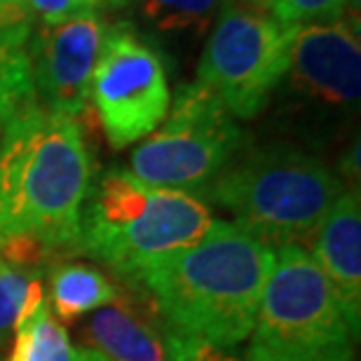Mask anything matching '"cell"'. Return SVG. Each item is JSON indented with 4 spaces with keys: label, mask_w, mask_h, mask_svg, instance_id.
Wrapping results in <instances>:
<instances>
[{
    "label": "cell",
    "mask_w": 361,
    "mask_h": 361,
    "mask_svg": "<svg viewBox=\"0 0 361 361\" xmlns=\"http://www.w3.org/2000/svg\"><path fill=\"white\" fill-rule=\"evenodd\" d=\"M350 10H355V19L359 21V7H361V0H348Z\"/></svg>",
    "instance_id": "obj_22"
},
{
    "label": "cell",
    "mask_w": 361,
    "mask_h": 361,
    "mask_svg": "<svg viewBox=\"0 0 361 361\" xmlns=\"http://www.w3.org/2000/svg\"><path fill=\"white\" fill-rule=\"evenodd\" d=\"M277 251L237 221H214L200 242L143 270V288L169 334L235 350L254 329Z\"/></svg>",
    "instance_id": "obj_2"
},
{
    "label": "cell",
    "mask_w": 361,
    "mask_h": 361,
    "mask_svg": "<svg viewBox=\"0 0 361 361\" xmlns=\"http://www.w3.org/2000/svg\"><path fill=\"white\" fill-rule=\"evenodd\" d=\"M226 0H143V17L164 33H202Z\"/></svg>",
    "instance_id": "obj_16"
},
{
    "label": "cell",
    "mask_w": 361,
    "mask_h": 361,
    "mask_svg": "<svg viewBox=\"0 0 361 361\" xmlns=\"http://www.w3.org/2000/svg\"><path fill=\"white\" fill-rule=\"evenodd\" d=\"M28 35H0V122H7L35 101Z\"/></svg>",
    "instance_id": "obj_15"
},
{
    "label": "cell",
    "mask_w": 361,
    "mask_h": 361,
    "mask_svg": "<svg viewBox=\"0 0 361 361\" xmlns=\"http://www.w3.org/2000/svg\"><path fill=\"white\" fill-rule=\"evenodd\" d=\"M47 284V307L63 322H75L120 298L118 284L104 270L87 263L63 261L52 265Z\"/></svg>",
    "instance_id": "obj_13"
},
{
    "label": "cell",
    "mask_w": 361,
    "mask_h": 361,
    "mask_svg": "<svg viewBox=\"0 0 361 361\" xmlns=\"http://www.w3.org/2000/svg\"><path fill=\"white\" fill-rule=\"evenodd\" d=\"M251 3H261V5H268V0H251Z\"/></svg>",
    "instance_id": "obj_27"
},
{
    "label": "cell",
    "mask_w": 361,
    "mask_h": 361,
    "mask_svg": "<svg viewBox=\"0 0 361 361\" xmlns=\"http://www.w3.org/2000/svg\"><path fill=\"white\" fill-rule=\"evenodd\" d=\"M104 33L106 26L97 12L40 28L28 59L35 101L42 108L75 120L85 113Z\"/></svg>",
    "instance_id": "obj_9"
},
{
    "label": "cell",
    "mask_w": 361,
    "mask_h": 361,
    "mask_svg": "<svg viewBox=\"0 0 361 361\" xmlns=\"http://www.w3.org/2000/svg\"><path fill=\"white\" fill-rule=\"evenodd\" d=\"M312 258L336 288L352 326L361 322V202L359 190H345L312 237Z\"/></svg>",
    "instance_id": "obj_12"
},
{
    "label": "cell",
    "mask_w": 361,
    "mask_h": 361,
    "mask_svg": "<svg viewBox=\"0 0 361 361\" xmlns=\"http://www.w3.org/2000/svg\"><path fill=\"white\" fill-rule=\"evenodd\" d=\"M343 178L319 157L293 146H268L237 155L204 192L274 249L312 242Z\"/></svg>",
    "instance_id": "obj_4"
},
{
    "label": "cell",
    "mask_w": 361,
    "mask_h": 361,
    "mask_svg": "<svg viewBox=\"0 0 361 361\" xmlns=\"http://www.w3.org/2000/svg\"><path fill=\"white\" fill-rule=\"evenodd\" d=\"M24 5L28 14H35L40 19L42 26H54L85 14H94L101 0H24Z\"/></svg>",
    "instance_id": "obj_19"
},
{
    "label": "cell",
    "mask_w": 361,
    "mask_h": 361,
    "mask_svg": "<svg viewBox=\"0 0 361 361\" xmlns=\"http://www.w3.org/2000/svg\"><path fill=\"white\" fill-rule=\"evenodd\" d=\"M212 223L214 216L197 195L155 188L113 169L90 190L75 254L134 284L153 263L200 242Z\"/></svg>",
    "instance_id": "obj_3"
},
{
    "label": "cell",
    "mask_w": 361,
    "mask_h": 361,
    "mask_svg": "<svg viewBox=\"0 0 361 361\" xmlns=\"http://www.w3.org/2000/svg\"><path fill=\"white\" fill-rule=\"evenodd\" d=\"M10 3H19V5H24V0H0V5H10Z\"/></svg>",
    "instance_id": "obj_25"
},
{
    "label": "cell",
    "mask_w": 361,
    "mask_h": 361,
    "mask_svg": "<svg viewBox=\"0 0 361 361\" xmlns=\"http://www.w3.org/2000/svg\"><path fill=\"white\" fill-rule=\"evenodd\" d=\"M293 90L329 106H357L361 97L359 24L336 19L300 26L288 52Z\"/></svg>",
    "instance_id": "obj_10"
},
{
    "label": "cell",
    "mask_w": 361,
    "mask_h": 361,
    "mask_svg": "<svg viewBox=\"0 0 361 361\" xmlns=\"http://www.w3.org/2000/svg\"><path fill=\"white\" fill-rule=\"evenodd\" d=\"M90 99L113 148L146 139L167 118L171 99L162 59L127 21L106 28Z\"/></svg>",
    "instance_id": "obj_8"
},
{
    "label": "cell",
    "mask_w": 361,
    "mask_h": 361,
    "mask_svg": "<svg viewBox=\"0 0 361 361\" xmlns=\"http://www.w3.org/2000/svg\"><path fill=\"white\" fill-rule=\"evenodd\" d=\"M38 277L31 268L0 258V350L17 331L21 305L26 300L28 286Z\"/></svg>",
    "instance_id": "obj_17"
},
{
    "label": "cell",
    "mask_w": 361,
    "mask_h": 361,
    "mask_svg": "<svg viewBox=\"0 0 361 361\" xmlns=\"http://www.w3.org/2000/svg\"><path fill=\"white\" fill-rule=\"evenodd\" d=\"M0 35H31V14L26 5H0Z\"/></svg>",
    "instance_id": "obj_21"
},
{
    "label": "cell",
    "mask_w": 361,
    "mask_h": 361,
    "mask_svg": "<svg viewBox=\"0 0 361 361\" xmlns=\"http://www.w3.org/2000/svg\"><path fill=\"white\" fill-rule=\"evenodd\" d=\"M136 305L120 293L111 305L92 312L80 324L82 350L97 352L106 361H174L171 334L150 302Z\"/></svg>",
    "instance_id": "obj_11"
},
{
    "label": "cell",
    "mask_w": 361,
    "mask_h": 361,
    "mask_svg": "<svg viewBox=\"0 0 361 361\" xmlns=\"http://www.w3.org/2000/svg\"><path fill=\"white\" fill-rule=\"evenodd\" d=\"M352 326L336 288L300 244H284L251 329L247 361H357Z\"/></svg>",
    "instance_id": "obj_5"
},
{
    "label": "cell",
    "mask_w": 361,
    "mask_h": 361,
    "mask_svg": "<svg viewBox=\"0 0 361 361\" xmlns=\"http://www.w3.org/2000/svg\"><path fill=\"white\" fill-rule=\"evenodd\" d=\"M101 3H108V5H125L127 0H101Z\"/></svg>",
    "instance_id": "obj_24"
},
{
    "label": "cell",
    "mask_w": 361,
    "mask_h": 361,
    "mask_svg": "<svg viewBox=\"0 0 361 361\" xmlns=\"http://www.w3.org/2000/svg\"><path fill=\"white\" fill-rule=\"evenodd\" d=\"M14 334L17 341L5 361H85V350L75 348L47 305Z\"/></svg>",
    "instance_id": "obj_14"
},
{
    "label": "cell",
    "mask_w": 361,
    "mask_h": 361,
    "mask_svg": "<svg viewBox=\"0 0 361 361\" xmlns=\"http://www.w3.org/2000/svg\"><path fill=\"white\" fill-rule=\"evenodd\" d=\"M268 7L279 24L300 28L341 19L348 0H268Z\"/></svg>",
    "instance_id": "obj_18"
},
{
    "label": "cell",
    "mask_w": 361,
    "mask_h": 361,
    "mask_svg": "<svg viewBox=\"0 0 361 361\" xmlns=\"http://www.w3.org/2000/svg\"><path fill=\"white\" fill-rule=\"evenodd\" d=\"M162 122L129 160V174L148 185L207 192L240 155V125L200 82L176 90L174 106Z\"/></svg>",
    "instance_id": "obj_6"
},
{
    "label": "cell",
    "mask_w": 361,
    "mask_h": 361,
    "mask_svg": "<svg viewBox=\"0 0 361 361\" xmlns=\"http://www.w3.org/2000/svg\"><path fill=\"white\" fill-rule=\"evenodd\" d=\"M85 361H106L104 357H99L97 352H90V350H85Z\"/></svg>",
    "instance_id": "obj_23"
},
{
    "label": "cell",
    "mask_w": 361,
    "mask_h": 361,
    "mask_svg": "<svg viewBox=\"0 0 361 361\" xmlns=\"http://www.w3.org/2000/svg\"><path fill=\"white\" fill-rule=\"evenodd\" d=\"M3 129H5V122H0V141H3Z\"/></svg>",
    "instance_id": "obj_26"
},
{
    "label": "cell",
    "mask_w": 361,
    "mask_h": 361,
    "mask_svg": "<svg viewBox=\"0 0 361 361\" xmlns=\"http://www.w3.org/2000/svg\"><path fill=\"white\" fill-rule=\"evenodd\" d=\"M295 31L268 14L226 3L202 52L197 82L233 118H256L286 75Z\"/></svg>",
    "instance_id": "obj_7"
},
{
    "label": "cell",
    "mask_w": 361,
    "mask_h": 361,
    "mask_svg": "<svg viewBox=\"0 0 361 361\" xmlns=\"http://www.w3.org/2000/svg\"><path fill=\"white\" fill-rule=\"evenodd\" d=\"M92 190V157L75 118L38 101L5 122L0 141V254L26 268L75 254Z\"/></svg>",
    "instance_id": "obj_1"
},
{
    "label": "cell",
    "mask_w": 361,
    "mask_h": 361,
    "mask_svg": "<svg viewBox=\"0 0 361 361\" xmlns=\"http://www.w3.org/2000/svg\"><path fill=\"white\" fill-rule=\"evenodd\" d=\"M171 359L174 361H242L233 355V350L214 348V345L188 341L171 334Z\"/></svg>",
    "instance_id": "obj_20"
}]
</instances>
